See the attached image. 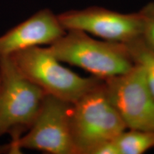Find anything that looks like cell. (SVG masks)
Listing matches in <instances>:
<instances>
[{"mask_svg":"<svg viewBox=\"0 0 154 154\" xmlns=\"http://www.w3.org/2000/svg\"><path fill=\"white\" fill-rule=\"evenodd\" d=\"M46 95L19 72L10 57L0 59V136L11 138L5 146L9 153H15L17 142L33 124Z\"/></svg>","mask_w":154,"mask_h":154,"instance_id":"6da1fadb","label":"cell"},{"mask_svg":"<svg viewBox=\"0 0 154 154\" xmlns=\"http://www.w3.org/2000/svg\"><path fill=\"white\" fill-rule=\"evenodd\" d=\"M48 48L61 62L103 80L124 74L134 66L125 44L97 39L81 31H66Z\"/></svg>","mask_w":154,"mask_h":154,"instance_id":"7a4b0ae2","label":"cell"},{"mask_svg":"<svg viewBox=\"0 0 154 154\" xmlns=\"http://www.w3.org/2000/svg\"><path fill=\"white\" fill-rule=\"evenodd\" d=\"M18 70L47 95L74 103L103 82L84 77L63 66L49 48L34 47L9 57Z\"/></svg>","mask_w":154,"mask_h":154,"instance_id":"3957f363","label":"cell"},{"mask_svg":"<svg viewBox=\"0 0 154 154\" xmlns=\"http://www.w3.org/2000/svg\"><path fill=\"white\" fill-rule=\"evenodd\" d=\"M71 129L74 154H91L127 129L111 103L103 82L72 104Z\"/></svg>","mask_w":154,"mask_h":154,"instance_id":"277c9868","label":"cell"},{"mask_svg":"<svg viewBox=\"0 0 154 154\" xmlns=\"http://www.w3.org/2000/svg\"><path fill=\"white\" fill-rule=\"evenodd\" d=\"M103 85L127 129L154 131V96L141 67L134 64L128 72L103 80Z\"/></svg>","mask_w":154,"mask_h":154,"instance_id":"5b68a950","label":"cell"},{"mask_svg":"<svg viewBox=\"0 0 154 154\" xmlns=\"http://www.w3.org/2000/svg\"><path fill=\"white\" fill-rule=\"evenodd\" d=\"M72 104L47 94L33 124L17 142L15 153L25 149L51 154H74L71 129Z\"/></svg>","mask_w":154,"mask_h":154,"instance_id":"8992f818","label":"cell"},{"mask_svg":"<svg viewBox=\"0 0 154 154\" xmlns=\"http://www.w3.org/2000/svg\"><path fill=\"white\" fill-rule=\"evenodd\" d=\"M66 31L76 30L106 40L126 44L141 36L139 12L122 13L99 6L72 9L58 14Z\"/></svg>","mask_w":154,"mask_h":154,"instance_id":"52a82bcc","label":"cell"},{"mask_svg":"<svg viewBox=\"0 0 154 154\" xmlns=\"http://www.w3.org/2000/svg\"><path fill=\"white\" fill-rule=\"evenodd\" d=\"M66 32L58 14L49 9H41L0 36V59L29 48L49 46Z\"/></svg>","mask_w":154,"mask_h":154,"instance_id":"ba28073f","label":"cell"},{"mask_svg":"<svg viewBox=\"0 0 154 154\" xmlns=\"http://www.w3.org/2000/svg\"><path fill=\"white\" fill-rule=\"evenodd\" d=\"M114 142L119 154H143L154 148V131L126 129Z\"/></svg>","mask_w":154,"mask_h":154,"instance_id":"9c48e42d","label":"cell"},{"mask_svg":"<svg viewBox=\"0 0 154 154\" xmlns=\"http://www.w3.org/2000/svg\"><path fill=\"white\" fill-rule=\"evenodd\" d=\"M134 63L143 69L144 75L154 96V50L141 36L125 44Z\"/></svg>","mask_w":154,"mask_h":154,"instance_id":"30bf717a","label":"cell"},{"mask_svg":"<svg viewBox=\"0 0 154 154\" xmlns=\"http://www.w3.org/2000/svg\"><path fill=\"white\" fill-rule=\"evenodd\" d=\"M138 12L142 20L141 37L154 50V2L146 4Z\"/></svg>","mask_w":154,"mask_h":154,"instance_id":"8fae6325","label":"cell"},{"mask_svg":"<svg viewBox=\"0 0 154 154\" xmlns=\"http://www.w3.org/2000/svg\"><path fill=\"white\" fill-rule=\"evenodd\" d=\"M91 154H119L114 140L105 142L96 147Z\"/></svg>","mask_w":154,"mask_h":154,"instance_id":"7c38bea8","label":"cell"},{"mask_svg":"<svg viewBox=\"0 0 154 154\" xmlns=\"http://www.w3.org/2000/svg\"><path fill=\"white\" fill-rule=\"evenodd\" d=\"M2 151H6L5 147L2 148V149H0V153H2Z\"/></svg>","mask_w":154,"mask_h":154,"instance_id":"4fadbf2b","label":"cell"}]
</instances>
